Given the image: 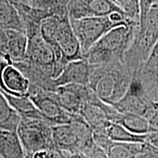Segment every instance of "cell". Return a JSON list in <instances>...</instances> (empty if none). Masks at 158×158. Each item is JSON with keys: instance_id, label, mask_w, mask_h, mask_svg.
<instances>
[{"instance_id": "obj_1", "label": "cell", "mask_w": 158, "mask_h": 158, "mask_svg": "<svg viewBox=\"0 0 158 158\" xmlns=\"http://www.w3.org/2000/svg\"><path fill=\"white\" fill-rule=\"evenodd\" d=\"M53 138L63 157H108L93 138L92 127L81 116L70 123L52 125Z\"/></svg>"}, {"instance_id": "obj_3", "label": "cell", "mask_w": 158, "mask_h": 158, "mask_svg": "<svg viewBox=\"0 0 158 158\" xmlns=\"http://www.w3.org/2000/svg\"><path fill=\"white\" fill-rule=\"evenodd\" d=\"M139 24V21L130 20L125 24L110 29L88 51L84 58L89 64L124 61Z\"/></svg>"}, {"instance_id": "obj_22", "label": "cell", "mask_w": 158, "mask_h": 158, "mask_svg": "<svg viewBox=\"0 0 158 158\" xmlns=\"http://www.w3.org/2000/svg\"><path fill=\"white\" fill-rule=\"evenodd\" d=\"M116 123L122 124L130 132L136 134H148L153 131L147 118L135 114H122Z\"/></svg>"}, {"instance_id": "obj_4", "label": "cell", "mask_w": 158, "mask_h": 158, "mask_svg": "<svg viewBox=\"0 0 158 158\" xmlns=\"http://www.w3.org/2000/svg\"><path fill=\"white\" fill-rule=\"evenodd\" d=\"M16 131L25 157H63L55 146L52 124L45 119L21 118Z\"/></svg>"}, {"instance_id": "obj_23", "label": "cell", "mask_w": 158, "mask_h": 158, "mask_svg": "<svg viewBox=\"0 0 158 158\" xmlns=\"http://www.w3.org/2000/svg\"><path fill=\"white\" fill-rule=\"evenodd\" d=\"M27 5L48 11L53 15L68 13V7L61 5L59 0H27Z\"/></svg>"}, {"instance_id": "obj_21", "label": "cell", "mask_w": 158, "mask_h": 158, "mask_svg": "<svg viewBox=\"0 0 158 158\" xmlns=\"http://www.w3.org/2000/svg\"><path fill=\"white\" fill-rule=\"evenodd\" d=\"M21 117L0 91V129L16 131Z\"/></svg>"}, {"instance_id": "obj_5", "label": "cell", "mask_w": 158, "mask_h": 158, "mask_svg": "<svg viewBox=\"0 0 158 158\" xmlns=\"http://www.w3.org/2000/svg\"><path fill=\"white\" fill-rule=\"evenodd\" d=\"M157 40L158 8L152 6L144 19L140 21L139 27L124 57V63L133 75L150 56Z\"/></svg>"}, {"instance_id": "obj_28", "label": "cell", "mask_w": 158, "mask_h": 158, "mask_svg": "<svg viewBox=\"0 0 158 158\" xmlns=\"http://www.w3.org/2000/svg\"><path fill=\"white\" fill-rule=\"evenodd\" d=\"M8 64H9V62L0 56V89H3V84H2L3 71Z\"/></svg>"}, {"instance_id": "obj_17", "label": "cell", "mask_w": 158, "mask_h": 158, "mask_svg": "<svg viewBox=\"0 0 158 158\" xmlns=\"http://www.w3.org/2000/svg\"><path fill=\"white\" fill-rule=\"evenodd\" d=\"M24 157V150L17 131L0 129V158Z\"/></svg>"}, {"instance_id": "obj_18", "label": "cell", "mask_w": 158, "mask_h": 158, "mask_svg": "<svg viewBox=\"0 0 158 158\" xmlns=\"http://www.w3.org/2000/svg\"><path fill=\"white\" fill-rule=\"evenodd\" d=\"M0 28L16 29L25 32L19 11L10 0H0Z\"/></svg>"}, {"instance_id": "obj_19", "label": "cell", "mask_w": 158, "mask_h": 158, "mask_svg": "<svg viewBox=\"0 0 158 158\" xmlns=\"http://www.w3.org/2000/svg\"><path fill=\"white\" fill-rule=\"evenodd\" d=\"M1 92H3L12 107L16 110L21 118H43L45 119V118L43 117L40 111L29 95L15 96L6 93L3 91H1Z\"/></svg>"}, {"instance_id": "obj_26", "label": "cell", "mask_w": 158, "mask_h": 158, "mask_svg": "<svg viewBox=\"0 0 158 158\" xmlns=\"http://www.w3.org/2000/svg\"><path fill=\"white\" fill-rule=\"evenodd\" d=\"M155 0H139L140 2V21H143L147 13L152 6Z\"/></svg>"}, {"instance_id": "obj_33", "label": "cell", "mask_w": 158, "mask_h": 158, "mask_svg": "<svg viewBox=\"0 0 158 158\" xmlns=\"http://www.w3.org/2000/svg\"></svg>"}, {"instance_id": "obj_7", "label": "cell", "mask_w": 158, "mask_h": 158, "mask_svg": "<svg viewBox=\"0 0 158 158\" xmlns=\"http://www.w3.org/2000/svg\"><path fill=\"white\" fill-rule=\"evenodd\" d=\"M112 106L120 113L138 114L149 121L157 108L158 103L147 95L138 76L134 74L126 93Z\"/></svg>"}, {"instance_id": "obj_25", "label": "cell", "mask_w": 158, "mask_h": 158, "mask_svg": "<svg viewBox=\"0 0 158 158\" xmlns=\"http://www.w3.org/2000/svg\"><path fill=\"white\" fill-rule=\"evenodd\" d=\"M108 157L120 158V157H133L130 153L127 142L113 141L106 152Z\"/></svg>"}, {"instance_id": "obj_30", "label": "cell", "mask_w": 158, "mask_h": 158, "mask_svg": "<svg viewBox=\"0 0 158 158\" xmlns=\"http://www.w3.org/2000/svg\"><path fill=\"white\" fill-rule=\"evenodd\" d=\"M151 54L158 55V40H157V43H156L155 47H154V48H153V50H152V52Z\"/></svg>"}, {"instance_id": "obj_32", "label": "cell", "mask_w": 158, "mask_h": 158, "mask_svg": "<svg viewBox=\"0 0 158 158\" xmlns=\"http://www.w3.org/2000/svg\"><path fill=\"white\" fill-rule=\"evenodd\" d=\"M12 2L14 5L15 4H19V3H23V4H27V0H10Z\"/></svg>"}, {"instance_id": "obj_16", "label": "cell", "mask_w": 158, "mask_h": 158, "mask_svg": "<svg viewBox=\"0 0 158 158\" xmlns=\"http://www.w3.org/2000/svg\"><path fill=\"white\" fill-rule=\"evenodd\" d=\"M3 89L6 93L15 96L29 95L30 81L27 77L13 64H9L2 73Z\"/></svg>"}, {"instance_id": "obj_6", "label": "cell", "mask_w": 158, "mask_h": 158, "mask_svg": "<svg viewBox=\"0 0 158 158\" xmlns=\"http://www.w3.org/2000/svg\"><path fill=\"white\" fill-rule=\"evenodd\" d=\"M70 19L73 29L81 44L84 56L108 31L118 26L125 24L131 20L129 19L123 22L116 21L112 19L110 15L106 16Z\"/></svg>"}, {"instance_id": "obj_9", "label": "cell", "mask_w": 158, "mask_h": 158, "mask_svg": "<svg viewBox=\"0 0 158 158\" xmlns=\"http://www.w3.org/2000/svg\"><path fill=\"white\" fill-rule=\"evenodd\" d=\"M79 114L93 130L107 122H117L122 113L114 106L100 100L92 90L83 104Z\"/></svg>"}, {"instance_id": "obj_15", "label": "cell", "mask_w": 158, "mask_h": 158, "mask_svg": "<svg viewBox=\"0 0 158 158\" xmlns=\"http://www.w3.org/2000/svg\"><path fill=\"white\" fill-rule=\"evenodd\" d=\"M135 74L147 95L158 103V55H150Z\"/></svg>"}, {"instance_id": "obj_12", "label": "cell", "mask_w": 158, "mask_h": 158, "mask_svg": "<svg viewBox=\"0 0 158 158\" xmlns=\"http://www.w3.org/2000/svg\"><path fill=\"white\" fill-rule=\"evenodd\" d=\"M55 45L68 62L84 58L81 44L73 29L68 13L62 15L59 19Z\"/></svg>"}, {"instance_id": "obj_29", "label": "cell", "mask_w": 158, "mask_h": 158, "mask_svg": "<svg viewBox=\"0 0 158 158\" xmlns=\"http://www.w3.org/2000/svg\"><path fill=\"white\" fill-rule=\"evenodd\" d=\"M149 122L150 124H151L152 127L153 131L158 127V106L157 108H156L155 111L154 112L151 118L149 119Z\"/></svg>"}, {"instance_id": "obj_13", "label": "cell", "mask_w": 158, "mask_h": 158, "mask_svg": "<svg viewBox=\"0 0 158 158\" xmlns=\"http://www.w3.org/2000/svg\"><path fill=\"white\" fill-rule=\"evenodd\" d=\"M91 91L89 86L70 84L58 86L54 92L59 102L64 110L70 114H79Z\"/></svg>"}, {"instance_id": "obj_14", "label": "cell", "mask_w": 158, "mask_h": 158, "mask_svg": "<svg viewBox=\"0 0 158 158\" xmlns=\"http://www.w3.org/2000/svg\"><path fill=\"white\" fill-rule=\"evenodd\" d=\"M90 64L83 58L69 62L60 74L54 79L56 88L70 84L88 86L89 81Z\"/></svg>"}, {"instance_id": "obj_8", "label": "cell", "mask_w": 158, "mask_h": 158, "mask_svg": "<svg viewBox=\"0 0 158 158\" xmlns=\"http://www.w3.org/2000/svg\"><path fill=\"white\" fill-rule=\"evenodd\" d=\"M29 96L45 120L55 124L70 123L80 116L64 110L57 100L54 91L44 90L30 86Z\"/></svg>"}, {"instance_id": "obj_24", "label": "cell", "mask_w": 158, "mask_h": 158, "mask_svg": "<svg viewBox=\"0 0 158 158\" xmlns=\"http://www.w3.org/2000/svg\"><path fill=\"white\" fill-rule=\"evenodd\" d=\"M129 19L140 22L139 0H114Z\"/></svg>"}, {"instance_id": "obj_27", "label": "cell", "mask_w": 158, "mask_h": 158, "mask_svg": "<svg viewBox=\"0 0 158 158\" xmlns=\"http://www.w3.org/2000/svg\"><path fill=\"white\" fill-rule=\"evenodd\" d=\"M147 141L158 148V127L153 132L148 133Z\"/></svg>"}, {"instance_id": "obj_2", "label": "cell", "mask_w": 158, "mask_h": 158, "mask_svg": "<svg viewBox=\"0 0 158 158\" xmlns=\"http://www.w3.org/2000/svg\"><path fill=\"white\" fill-rule=\"evenodd\" d=\"M133 76L124 61L90 64L88 86L100 100L114 105L126 93Z\"/></svg>"}, {"instance_id": "obj_20", "label": "cell", "mask_w": 158, "mask_h": 158, "mask_svg": "<svg viewBox=\"0 0 158 158\" xmlns=\"http://www.w3.org/2000/svg\"><path fill=\"white\" fill-rule=\"evenodd\" d=\"M104 130L113 141L118 142H145L148 134L132 133L122 124L114 122H107L103 125Z\"/></svg>"}, {"instance_id": "obj_11", "label": "cell", "mask_w": 158, "mask_h": 158, "mask_svg": "<svg viewBox=\"0 0 158 158\" xmlns=\"http://www.w3.org/2000/svg\"><path fill=\"white\" fill-rule=\"evenodd\" d=\"M68 11L73 19L106 16L115 12L125 14L114 0H70Z\"/></svg>"}, {"instance_id": "obj_31", "label": "cell", "mask_w": 158, "mask_h": 158, "mask_svg": "<svg viewBox=\"0 0 158 158\" xmlns=\"http://www.w3.org/2000/svg\"><path fill=\"white\" fill-rule=\"evenodd\" d=\"M59 2L61 5L64 6V7H68V4L70 2V0H59Z\"/></svg>"}, {"instance_id": "obj_10", "label": "cell", "mask_w": 158, "mask_h": 158, "mask_svg": "<svg viewBox=\"0 0 158 158\" xmlns=\"http://www.w3.org/2000/svg\"><path fill=\"white\" fill-rule=\"evenodd\" d=\"M27 47L28 37L24 31L0 28V56L9 64L24 60Z\"/></svg>"}]
</instances>
